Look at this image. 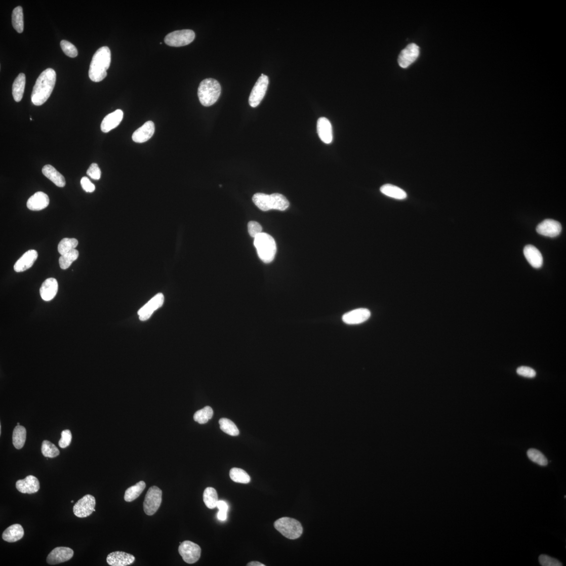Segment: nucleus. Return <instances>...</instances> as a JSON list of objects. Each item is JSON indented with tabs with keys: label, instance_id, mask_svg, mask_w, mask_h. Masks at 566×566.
<instances>
[{
	"label": "nucleus",
	"instance_id": "44",
	"mask_svg": "<svg viewBox=\"0 0 566 566\" xmlns=\"http://www.w3.org/2000/svg\"><path fill=\"white\" fill-rule=\"evenodd\" d=\"M247 227L248 233L254 238L262 233V226L258 222L256 221H250L248 222Z\"/></svg>",
	"mask_w": 566,
	"mask_h": 566
},
{
	"label": "nucleus",
	"instance_id": "3",
	"mask_svg": "<svg viewBox=\"0 0 566 566\" xmlns=\"http://www.w3.org/2000/svg\"><path fill=\"white\" fill-rule=\"evenodd\" d=\"M252 200L256 206L264 211L272 209L284 211L289 206V202L286 197L279 193L270 195L257 193L253 196Z\"/></svg>",
	"mask_w": 566,
	"mask_h": 566
},
{
	"label": "nucleus",
	"instance_id": "35",
	"mask_svg": "<svg viewBox=\"0 0 566 566\" xmlns=\"http://www.w3.org/2000/svg\"><path fill=\"white\" fill-rule=\"evenodd\" d=\"M79 252L74 249L60 257L59 263L60 267L63 270H66L71 267L72 264L78 259Z\"/></svg>",
	"mask_w": 566,
	"mask_h": 566
},
{
	"label": "nucleus",
	"instance_id": "45",
	"mask_svg": "<svg viewBox=\"0 0 566 566\" xmlns=\"http://www.w3.org/2000/svg\"><path fill=\"white\" fill-rule=\"evenodd\" d=\"M517 372L519 375L528 377V378H533L536 375V371L533 368L526 366H522L518 368Z\"/></svg>",
	"mask_w": 566,
	"mask_h": 566
},
{
	"label": "nucleus",
	"instance_id": "39",
	"mask_svg": "<svg viewBox=\"0 0 566 566\" xmlns=\"http://www.w3.org/2000/svg\"><path fill=\"white\" fill-rule=\"evenodd\" d=\"M527 454L528 458L535 464L541 466L548 465L547 459L541 451L535 449H530L527 451Z\"/></svg>",
	"mask_w": 566,
	"mask_h": 566
},
{
	"label": "nucleus",
	"instance_id": "20",
	"mask_svg": "<svg viewBox=\"0 0 566 566\" xmlns=\"http://www.w3.org/2000/svg\"><path fill=\"white\" fill-rule=\"evenodd\" d=\"M38 258V253L36 250H30L25 252L16 261L14 266V270L16 272H22L31 268Z\"/></svg>",
	"mask_w": 566,
	"mask_h": 566
},
{
	"label": "nucleus",
	"instance_id": "9",
	"mask_svg": "<svg viewBox=\"0 0 566 566\" xmlns=\"http://www.w3.org/2000/svg\"><path fill=\"white\" fill-rule=\"evenodd\" d=\"M269 83V77L262 74L254 85L248 102L252 108L258 107L267 92Z\"/></svg>",
	"mask_w": 566,
	"mask_h": 566
},
{
	"label": "nucleus",
	"instance_id": "25",
	"mask_svg": "<svg viewBox=\"0 0 566 566\" xmlns=\"http://www.w3.org/2000/svg\"><path fill=\"white\" fill-rule=\"evenodd\" d=\"M524 254L531 267L536 269L542 267L543 263V256L536 247L531 245H526L524 248Z\"/></svg>",
	"mask_w": 566,
	"mask_h": 566
},
{
	"label": "nucleus",
	"instance_id": "17",
	"mask_svg": "<svg viewBox=\"0 0 566 566\" xmlns=\"http://www.w3.org/2000/svg\"><path fill=\"white\" fill-rule=\"evenodd\" d=\"M16 487L21 493L32 494L39 491L40 484L37 478L30 475L24 479L18 480L16 483Z\"/></svg>",
	"mask_w": 566,
	"mask_h": 566
},
{
	"label": "nucleus",
	"instance_id": "31",
	"mask_svg": "<svg viewBox=\"0 0 566 566\" xmlns=\"http://www.w3.org/2000/svg\"><path fill=\"white\" fill-rule=\"evenodd\" d=\"M27 439V430L24 427L20 425L16 426L13 433V444L17 449H21L24 446Z\"/></svg>",
	"mask_w": 566,
	"mask_h": 566
},
{
	"label": "nucleus",
	"instance_id": "7",
	"mask_svg": "<svg viewBox=\"0 0 566 566\" xmlns=\"http://www.w3.org/2000/svg\"><path fill=\"white\" fill-rule=\"evenodd\" d=\"M162 501V491L157 486H151L145 497L144 511L148 516H153L159 508Z\"/></svg>",
	"mask_w": 566,
	"mask_h": 566
},
{
	"label": "nucleus",
	"instance_id": "1",
	"mask_svg": "<svg viewBox=\"0 0 566 566\" xmlns=\"http://www.w3.org/2000/svg\"><path fill=\"white\" fill-rule=\"evenodd\" d=\"M56 81V74L51 68H47L38 77L33 89L31 100L34 105H43L52 93Z\"/></svg>",
	"mask_w": 566,
	"mask_h": 566
},
{
	"label": "nucleus",
	"instance_id": "40",
	"mask_svg": "<svg viewBox=\"0 0 566 566\" xmlns=\"http://www.w3.org/2000/svg\"><path fill=\"white\" fill-rule=\"evenodd\" d=\"M41 450L43 456L47 458L56 457L60 453L56 445L48 441L42 442Z\"/></svg>",
	"mask_w": 566,
	"mask_h": 566
},
{
	"label": "nucleus",
	"instance_id": "21",
	"mask_svg": "<svg viewBox=\"0 0 566 566\" xmlns=\"http://www.w3.org/2000/svg\"><path fill=\"white\" fill-rule=\"evenodd\" d=\"M154 132H155V125L152 121H149L134 132L132 135V140L138 143L147 142L152 138Z\"/></svg>",
	"mask_w": 566,
	"mask_h": 566
},
{
	"label": "nucleus",
	"instance_id": "49",
	"mask_svg": "<svg viewBox=\"0 0 566 566\" xmlns=\"http://www.w3.org/2000/svg\"><path fill=\"white\" fill-rule=\"evenodd\" d=\"M217 518L221 521H225L227 518V512L219 511L217 514Z\"/></svg>",
	"mask_w": 566,
	"mask_h": 566
},
{
	"label": "nucleus",
	"instance_id": "6",
	"mask_svg": "<svg viewBox=\"0 0 566 566\" xmlns=\"http://www.w3.org/2000/svg\"><path fill=\"white\" fill-rule=\"evenodd\" d=\"M274 526L281 534L289 539H297L303 532L301 523L293 518H280L274 523Z\"/></svg>",
	"mask_w": 566,
	"mask_h": 566
},
{
	"label": "nucleus",
	"instance_id": "34",
	"mask_svg": "<svg viewBox=\"0 0 566 566\" xmlns=\"http://www.w3.org/2000/svg\"><path fill=\"white\" fill-rule=\"evenodd\" d=\"M230 477L233 482L243 484H247L251 481V478L246 472L240 468H233L230 471Z\"/></svg>",
	"mask_w": 566,
	"mask_h": 566
},
{
	"label": "nucleus",
	"instance_id": "11",
	"mask_svg": "<svg viewBox=\"0 0 566 566\" xmlns=\"http://www.w3.org/2000/svg\"><path fill=\"white\" fill-rule=\"evenodd\" d=\"M178 552L184 562L193 564L198 561L201 556V548L191 541H185L178 547Z\"/></svg>",
	"mask_w": 566,
	"mask_h": 566
},
{
	"label": "nucleus",
	"instance_id": "47",
	"mask_svg": "<svg viewBox=\"0 0 566 566\" xmlns=\"http://www.w3.org/2000/svg\"><path fill=\"white\" fill-rule=\"evenodd\" d=\"M83 190L87 193H92L96 190L95 186L92 184L87 177H83L81 181Z\"/></svg>",
	"mask_w": 566,
	"mask_h": 566
},
{
	"label": "nucleus",
	"instance_id": "23",
	"mask_svg": "<svg viewBox=\"0 0 566 566\" xmlns=\"http://www.w3.org/2000/svg\"><path fill=\"white\" fill-rule=\"evenodd\" d=\"M58 289L57 280L54 278H49L42 283L40 288V295L44 301H51L56 295Z\"/></svg>",
	"mask_w": 566,
	"mask_h": 566
},
{
	"label": "nucleus",
	"instance_id": "18",
	"mask_svg": "<svg viewBox=\"0 0 566 566\" xmlns=\"http://www.w3.org/2000/svg\"><path fill=\"white\" fill-rule=\"evenodd\" d=\"M135 557L123 552H114L109 554L107 558V563L111 566H126L132 564Z\"/></svg>",
	"mask_w": 566,
	"mask_h": 566
},
{
	"label": "nucleus",
	"instance_id": "12",
	"mask_svg": "<svg viewBox=\"0 0 566 566\" xmlns=\"http://www.w3.org/2000/svg\"><path fill=\"white\" fill-rule=\"evenodd\" d=\"M164 302L163 294L159 293L153 297L150 301L142 307L138 312L139 319L141 321L149 320L153 313L161 307Z\"/></svg>",
	"mask_w": 566,
	"mask_h": 566
},
{
	"label": "nucleus",
	"instance_id": "14",
	"mask_svg": "<svg viewBox=\"0 0 566 566\" xmlns=\"http://www.w3.org/2000/svg\"><path fill=\"white\" fill-rule=\"evenodd\" d=\"M419 55V48L415 44H410L402 50L398 58L400 67L406 68L413 64Z\"/></svg>",
	"mask_w": 566,
	"mask_h": 566
},
{
	"label": "nucleus",
	"instance_id": "36",
	"mask_svg": "<svg viewBox=\"0 0 566 566\" xmlns=\"http://www.w3.org/2000/svg\"><path fill=\"white\" fill-rule=\"evenodd\" d=\"M78 245V240L75 238H64L58 244V251L62 255L75 249Z\"/></svg>",
	"mask_w": 566,
	"mask_h": 566
},
{
	"label": "nucleus",
	"instance_id": "30",
	"mask_svg": "<svg viewBox=\"0 0 566 566\" xmlns=\"http://www.w3.org/2000/svg\"><path fill=\"white\" fill-rule=\"evenodd\" d=\"M145 487V483L141 481L134 485L127 488L124 496V500L127 502H131L138 498L144 490Z\"/></svg>",
	"mask_w": 566,
	"mask_h": 566
},
{
	"label": "nucleus",
	"instance_id": "16",
	"mask_svg": "<svg viewBox=\"0 0 566 566\" xmlns=\"http://www.w3.org/2000/svg\"><path fill=\"white\" fill-rule=\"evenodd\" d=\"M371 313L366 308H359L351 311L342 316V321L346 324H357L369 319Z\"/></svg>",
	"mask_w": 566,
	"mask_h": 566
},
{
	"label": "nucleus",
	"instance_id": "13",
	"mask_svg": "<svg viewBox=\"0 0 566 566\" xmlns=\"http://www.w3.org/2000/svg\"><path fill=\"white\" fill-rule=\"evenodd\" d=\"M74 554L72 548L58 547L54 549L47 557V563L51 565L63 563L70 561Z\"/></svg>",
	"mask_w": 566,
	"mask_h": 566
},
{
	"label": "nucleus",
	"instance_id": "38",
	"mask_svg": "<svg viewBox=\"0 0 566 566\" xmlns=\"http://www.w3.org/2000/svg\"><path fill=\"white\" fill-rule=\"evenodd\" d=\"M213 411L211 407L205 406L202 409L197 411L194 416L195 421L200 424L207 423L212 417Z\"/></svg>",
	"mask_w": 566,
	"mask_h": 566
},
{
	"label": "nucleus",
	"instance_id": "52",
	"mask_svg": "<svg viewBox=\"0 0 566 566\" xmlns=\"http://www.w3.org/2000/svg\"><path fill=\"white\" fill-rule=\"evenodd\" d=\"M18 425H20V423H18Z\"/></svg>",
	"mask_w": 566,
	"mask_h": 566
},
{
	"label": "nucleus",
	"instance_id": "48",
	"mask_svg": "<svg viewBox=\"0 0 566 566\" xmlns=\"http://www.w3.org/2000/svg\"><path fill=\"white\" fill-rule=\"evenodd\" d=\"M217 507L221 511L227 512L228 510V505L227 503L224 501H218Z\"/></svg>",
	"mask_w": 566,
	"mask_h": 566
},
{
	"label": "nucleus",
	"instance_id": "27",
	"mask_svg": "<svg viewBox=\"0 0 566 566\" xmlns=\"http://www.w3.org/2000/svg\"><path fill=\"white\" fill-rule=\"evenodd\" d=\"M42 173L51 182L59 187H64L66 185L65 177L53 166L46 165L42 169Z\"/></svg>",
	"mask_w": 566,
	"mask_h": 566
},
{
	"label": "nucleus",
	"instance_id": "29",
	"mask_svg": "<svg viewBox=\"0 0 566 566\" xmlns=\"http://www.w3.org/2000/svg\"><path fill=\"white\" fill-rule=\"evenodd\" d=\"M25 82V75L23 73H21L16 77L13 83L12 95L16 102H20L23 98Z\"/></svg>",
	"mask_w": 566,
	"mask_h": 566
},
{
	"label": "nucleus",
	"instance_id": "37",
	"mask_svg": "<svg viewBox=\"0 0 566 566\" xmlns=\"http://www.w3.org/2000/svg\"><path fill=\"white\" fill-rule=\"evenodd\" d=\"M219 423L221 430L225 433L233 436H237L239 435L238 427L231 420L222 418L219 420Z\"/></svg>",
	"mask_w": 566,
	"mask_h": 566
},
{
	"label": "nucleus",
	"instance_id": "2",
	"mask_svg": "<svg viewBox=\"0 0 566 566\" xmlns=\"http://www.w3.org/2000/svg\"><path fill=\"white\" fill-rule=\"evenodd\" d=\"M111 61V51L107 46L99 48L92 58L89 71L90 79L93 82H100L107 76V70Z\"/></svg>",
	"mask_w": 566,
	"mask_h": 566
},
{
	"label": "nucleus",
	"instance_id": "22",
	"mask_svg": "<svg viewBox=\"0 0 566 566\" xmlns=\"http://www.w3.org/2000/svg\"><path fill=\"white\" fill-rule=\"evenodd\" d=\"M317 133L321 140L325 144H330L333 139L332 128L329 120L322 117L319 119L317 125Z\"/></svg>",
	"mask_w": 566,
	"mask_h": 566
},
{
	"label": "nucleus",
	"instance_id": "51",
	"mask_svg": "<svg viewBox=\"0 0 566 566\" xmlns=\"http://www.w3.org/2000/svg\"><path fill=\"white\" fill-rule=\"evenodd\" d=\"M71 502H72V503H73V502H74V501H73V500H72V501H71Z\"/></svg>",
	"mask_w": 566,
	"mask_h": 566
},
{
	"label": "nucleus",
	"instance_id": "5",
	"mask_svg": "<svg viewBox=\"0 0 566 566\" xmlns=\"http://www.w3.org/2000/svg\"><path fill=\"white\" fill-rule=\"evenodd\" d=\"M254 244L259 258L264 263H270L273 261L277 247L276 241L272 236L262 233L254 238Z\"/></svg>",
	"mask_w": 566,
	"mask_h": 566
},
{
	"label": "nucleus",
	"instance_id": "8",
	"mask_svg": "<svg viewBox=\"0 0 566 566\" xmlns=\"http://www.w3.org/2000/svg\"><path fill=\"white\" fill-rule=\"evenodd\" d=\"M195 38L194 32L191 30H183L171 32L166 36L165 43L170 46L181 47L191 43Z\"/></svg>",
	"mask_w": 566,
	"mask_h": 566
},
{
	"label": "nucleus",
	"instance_id": "41",
	"mask_svg": "<svg viewBox=\"0 0 566 566\" xmlns=\"http://www.w3.org/2000/svg\"><path fill=\"white\" fill-rule=\"evenodd\" d=\"M61 46L64 53L67 56L75 58L78 55V50L71 42L63 40L61 42Z\"/></svg>",
	"mask_w": 566,
	"mask_h": 566
},
{
	"label": "nucleus",
	"instance_id": "19",
	"mask_svg": "<svg viewBox=\"0 0 566 566\" xmlns=\"http://www.w3.org/2000/svg\"><path fill=\"white\" fill-rule=\"evenodd\" d=\"M123 118V111L120 109L108 115L102 120L101 124V131L104 133H108L114 129L121 122Z\"/></svg>",
	"mask_w": 566,
	"mask_h": 566
},
{
	"label": "nucleus",
	"instance_id": "50",
	"mask_svg": "<svg viewBox=\"0 0 566 566\" xmlns=\"http://www.w3.org/2000/svg\"><path fill=\"white\" fill-rule=\"evenodd\" d=\"M248 566H265V565L259 562H251L247 564Z\"/></svg>",
	"mask_w": 566,
	"mask_h": 566
},
{
	"label": "nucleus",
	"instance_id": "10",
	"mask_svg": "<svg viewBox=\"0 0 566 566\" xmlns=\"http://www.w3.org/2000/svg\"><path fill=\"white\" fill-rule=\"evenodd\" d=\"M96 499L90 494H87L77 502L73 507L75 515L80 518H87L96 512Z\"/></svg>",
	"mask_w": 566,
	"mask_h": 566
},
{
	"label": "nucleus",
	"instance_id": "32",
	"mask_svg": "<svg viewBox=\"0 0 566 566\" xmlns=\"http://www.w3.org/2000/svg\"><path fill=\"white\" fill-rule=\"evenodd\" d=\"M203 500L208 509H213L216 508L219 501L217 491L213 487H207L203 494Z\"/></svg>",
	"mask_w": 566,
	"mask_h": 566
},
{
	"label": "nucleus",
	"instance_id": "46",
	"mask_svg": "<svg viewBox=\"0 0 566 566\" xmlns=\"http://www.w3.org/2000/svg\"><path fill=\"white\" fill-rule=\"evenodd\" d=\"M87 174L93 179L99 180L101 177V172L98 164L92 163L87 170Z\"/></svg>",
	"mask_w": 566,
	"mask_h": 566
},
{
	"label": "nucleus",
	"instance_id": "26",
	"mask_svg": "<svg viewBox=\"0 0 566 566\" xmlns=\"http://www.w3.org/2000/svg\"><path fill=\"white\" fill-rule=\"evenodd\" d=\"M24 534L23 527L20 525L15 524L7 527L4 531L2 538L7 542L14 543L22 539Z\"/></svg>",
	"mask_w": 566,
	"mask_h": 566
},
{
	"label": "nucleus",
	"instance_id": "42",
	"mask_svg": "<svg viewBox=\"0 0 566 566\" xmlns=\"http://www.w3.org/2000/svg\"><path fill=\"white\" fill-rule=\"evenodd\" d=\"M540 564L543 566H562V564L557 559L553 558L546 555H541L539 557Z\"/></svg>",
	"mask_w": 566,
	"mask_h": 566
},
{
	"label": "nucleus",
	"instance_id": "24",
	"mask_svg": "<svg viewBox=\"0 0 566 566\" xmlns=\"http://www.w3.org/2000/svg\"><path fill=\"white\" fill-rule=\"evenodd\" d=\"M49 203V197L43 192L34 194L27 202V207L32 211H40L46 208Z\"/></svg>",
	"mask_w": 566,
	"mask_h": 566
},
{
	"label": "nucleus",
	"instance_id": "28",
	"mask_svg": "<svg viewBox=\"0 0 566 566\" xmlns=\"http://www.w3.org/2000/svg\"><path fill=\"white\" fill-rule=\"evenodd\" d=\"M381 192L391 198L403 200L406 199L407 194L402 189L391 184H385L380 188Z\"/></svg>",
	"mask_w": 566,
	"mask_h": 566
},
{
	"label": "nucleus",
	"instance_id": "15",
	"mask_svg": "<svg viewBox=\"0 0 566 566\" xmlns=\"http://www.w3.org/2000/svg\"><path fill=\"white\" fill-rule=\"evenodd\" d=\"M562 229L560 223L552 219L544 220L536 228L538 234L551 238L558 236L561 234Z\"/></svg>",
	"mask_w": 566,
	"mask_h": 566
},
{
	"label": "nucleus",
	"instance_id": "4",
	"mask_svg": "<svg viewBox=\"0 0 566 566\" xmlns=\"http://www.w3.org/2000/svg\"><path fill=\"white\" fill-rule=\"evenodd\" d=\"M221 92V88L219 82L213 79H207L201 82L198 96L202 106L209 107L217 101Z\"/></svg>",
	"mask_w": 566,
	"mask_h": 566
},
{
	"label": "nucleus",
	"instance_id": "43",
	"mask_svg": "<svg viewBox=\"0 0 566 566\" xmlns=\"http://www.w3.org/2000/svg\"><path fill=\"white\" fill-rule=\"evenodd\" d=\"M72 440V433L70 430H67L62 432V437L59 441V447L65 448L70 445Z\"/></svg>",
	"mask_w": 566,
	"mask_h": 566
},
{
	"label": "nucleus",
	"instance_id": "33",
	"mask_svg": "<svg viewBox=\"0 0 566 566\" xmlns=\"http://www.w3.org/2000/svg\"><path fill=\"white\" fill-rule=\"evenodd\" d=\"M23 18L22 7L20 6H17L12 12V22L14 29L19 33H22L24 31Z\"/></svg>",
	"mask_w": 566,
	"mask_h": 566
}]
</instances>
